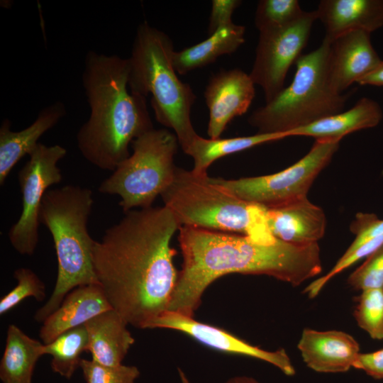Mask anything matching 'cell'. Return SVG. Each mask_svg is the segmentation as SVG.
Returning <instances> with one entry per match:
<instances>
[{"label": "cell", "instance_id": "1", "mask_svg": "<svg viewBox=\"0 0 383 383\" xmlns=\"http://www.w3.org/2000/svg\"><path fill=\"white\" fill-rule=\"evenodd\" d=\"M179 227L165 206L133 209L95 241L98 282L128 325L147 328L168 310L178 277L171 240Z\"/></svg>", "mask_w": 383, "mask_h": 383}, {"label": "cell", "instance_id": "2", "mask_svg": "<svg viewBox=\"0 0 383 383\" xmlns=\"http://www.w3.org/2000/svg\"><path fill=\"white\" fill-rule=\"evenodd\" d=\"M183 262L167 311L194 317L206 288L231 273L265 274L298 286L322 270L318 243L297 245L277 240L270 244L249 237L180 226Z\"/></svg>", "mask_w": 383, "mask_h": 383}, {"label": "cell", "instance_id": "3", "mask_svg": "<svg viewBox=\"0 0 383 383\" xmlns=\"http://www.w3.org/2000/svg\"><path fill=\"white\" fill-rule=\"evenodd\" d=\"M128 62L116 55L89 51L82 84L90 107L77 134L83 157L96 167L114 171L130 156L128 147L153 129L146 97L128 87Z\"/></svg>", "mask_w": 383, "mask_h": 383}, {"label": "cell", "instance_id": "4", "mask_svg": "<svg viewBox=\"0 0 383 383\" xmlns=\"http://www.w3.org/2000/svg\"><path fill=\"white\" fill-rule=\"evenodd\" d=\"M93 204L91 190L76 185L48 190L43 196L40 223L46 226L53 239L57 277L49 300L35 313L38 322H43L56 311L74 288L99 284L92 259L96 240L87 229Z\"/></svg>", "mask_w": 383, "mask_h": 383}, {"label": "cell", "instance_id": "5", "mask_svg": "<svg viewBox=\"0 0 383 383\" xmlns=\"http://www.w3.org/2000/svg\"><path fill=\"white\" fill-rule=\"evenodd\" d=\"M173 43L163 31L147 22L137 28L128 62V87L133 94L151 95L156 120L172 128L184 152L198 134L191 120L196 96L179 79L173 65Z\"/></svg>", "mask_w": 383, "mask_h": 383}, {"label": "cell", "instance_id": "6", "mask_svg": "<svg viewBox=\"0 0 383 383\" xmlns=\"http://www.w3.org/2000/svg\"><path fill=\"white\" fill-rule=\"evenodd\" d=\"M160 196L179 226L241 234L266 244L277 240L268 227L265 207L239 198L207 174L177 167L172 182Z\"/></svg>", "mask_w": 383, "mask_h": 383}, {"label": "cell", "instance_id": "7", "mask_svg": "<svg viewBox=\"0 0 383 383\" xmlns=\"http://www.w3.org/2000/svg\"><path fill=\"white\" fill-rule=\"evenodd\" d=\"M329 42L296 60L291 84L255 110L248 121L259 133H287L343 111L349 94L335 92L327 73Z\"/></svg>", "mask_w": 383, "mask_h": 383}, {"label": "cell", "instance_id": "8", "mask_svg": "<svg viewBox=\"0 0 383 383\" xmlns=\"http://www.w3.org/2000/svg\"><path fill=\"white\" fill-rule=\"evenodd\" d=\"M178 144L176 135L167 128L143 134L132 142L133 153L101 183L99 191L119 196L125 213L152 206L174 179Z\"/></svg>", "mask_w": 383, "mask_h": 383}, {"label": "cell", "instance_id": "9", "mask_svg": "<svg viewBox=\"0 0 383 383\" xmlns=\"http://www.w3.org/2000/svg\"><path fill=\"white\" fill-rule=\"evenodd\" d=\"M339 143L338 140H316L301 159L274 174L236 179H212L245 201L267 209L280 206L307 197L311 184L329 164Z\"/></svg>", "mask_w": 383, "mask_h": 383}, {"label": "cell", "instance_id": "10", "mask_svg": "<svg viewBox=\"0 0 383 383\" xmlns=\"http://www.w3.org/2000/svg\"><path fill=\"white\" fill-rule=\"evenodd\" d=\"M66 154L67 150L60 145L39 143L18 172L23 209L8 235L13 248L21 255H31L37 247L42 201L48 187L62 181L57 162Z\"/></svg>", "mask_w": 383, "mask_h": 383}, {"label": "cell", "instance_id": "11", "mask_svg": "<svg viewBox=\"0 0 383 383\" xmlns=\"http://www.w3.org/2000/svg\"><path fill=\"white\" fill-rule=\"evenodd\" d=\"M316 20L315 11H306L288 25L259 31L255 61L249 74L255 84L262 89L265 103L284 88L287 74L301 55Z\"/></svg>", "mask_w": 383, "mask_h": 383}, {"label": "cell", "instance_id": "12", "mask_svg": "<svg viewBox=\"0 0 383 383\" xmlns=\"http://www.w3.org/2000/svg\"><path fill=\"white\" fill-rule=\"evenodd\" d=\"M169 328L192 337L200 343L224 353L265 361L293 376L295 369L284 350L269 351L250 344L221 328L211 326L179 313L167 311L150 323L147 328Z\"/></svg>", "mask_w": 383, "mask_h": 383}, {"label": "cell", "instance_id": "13", "mask_svg": "<svg viewBox=\"0 0 383 383\" xmlns=\"http://www.w3.org/2000/svg\"><path fill=\"white\" fill-rule=\"evenodd\" d=\"M255 96V83L242 70H221L211 76L204 91L209 138H219L234 118L248 111Z\"/></svg>", "mask_w": 383, "mask_h": 383}, {"label": "cell", "instance_id": "14", "mask_svg": "<svg viewBox=\"0 0 383 383\" xmlns=\"http://www.w3.org/2000/svg\"><path fill=\"white\" fill-rule=\"evenodd\" d=\"M382 60L373 48L370 33L354 30L329 42L327 73L338 94L374 70Z\"/></svg>", "mask_w": 383, "mask_h": 383}, {"label": "cell", "instance_id": "15", "mask_svg": "<svg viewBox=\"0 0 383 383\" xmlns=\"http://www.w3.org/2000/svg\"><path fill=\"white\" fill-rule=\"evenodd\" d=\"M297 347L306 365L323 373L345 372L355 368L360 353V345L352 335L335 330L305 328Z\"/></svg>", "mask_w": 383, "mask_h": 383}, {"label": "cell", "instance_id": "16", "mask_svg": "<svg viewBox=\"0 0 383 383\" xmlns=\"http://www.w3.org/2000/svg\"><path fill=\"white\" fill-rule=\"evenodd\" d=\"M266 216L272 235L290 244L318 243L325 233V213L307 197L280 206L266 208Z\"/></svg>", "mask_w": 383, "mask_h": 383}, {"label": "cell", "instance_id": "17", "mask_svg": "<svg viewBox=\"0 0 383 383\" xmlns=\"http://www.w3.org/2000/svg\"><path fill=\"white\" fill-rule=\"evenodd\" d=\"M113 309L100 284L74 288L60 306L43 322L40 338L43 344L53 341L62 333L84 325L96 316Z\"/></svg>", "mask_w": 383, "mask_h": 383}, {"label": "cell", "instance_id": "18", "mask_svg": "<svg viewBox=\"0 0 383 383\" xmlns=\"http://www.w3.org/2000/svg\"><path fill=\"white\" fill-rule=\"evenodd\" d=\"M315 11L328 42L354 30L371 34L383 26V0H322Z\"/></svg>", "mask_w": 383, "mask_h": 383}, {"label": "cell", "instance_id": "19", "mask_svg": "<svg viewBox=\"0 0 383 383\" xmlns=\"http://www.w3.org/2000/svg\"><path fill=\"white\" fill-rule=\"evenodd\" d=\"M66 113L60 101L43 108L35 121L19 131L11 130V121L4 119L0 127V185L2 186L11 170L26 155L37 147L38 140L53 128Z\"/></svg>", "mask_w": 383, "mask_h": 383}, {"label": "cell", "instance_id": "20", "mask_svg": "<svg viewBox=\"0 0 383 383\" xmlns=\"http://www.w3.org/2000/svg\"><path fill=\"white\" fill-rule=\"evenodd\" d=\"M127 326L124 319L113 309L87 322V351L91 354L92 360L109 366L121 365L135 342Z\"/></svg>", "mask_w": 383, "mask_h": 383}, {"label": "cell", "instance_id": "21", "mask_svg": "<svg viewBox=\"0 0 383 383\" xmlns=\"http://www.w3.org/2000/svg\"><path fill=\"white\" fill-rule=\"evenodd\" d=\"M383 113L374 100L362 97L350 109L325 117L289 133V136H309L318 140H338L353 132L373 128Z\"/></svg>", "mask_w": 383, "mask_h": 383}, {"label": "cell", "instance_id": "22", "mask_svg": "<svg viewBox=\"0 0 383 383\" xmlns=\"http://www.w3.org/2000/svg\"><path fill=\"white\" fill-rule=\"evenodd\" d=\"M245 28L231 23L216 30L206 40L174 51L173 65L176 72L185 74L213 63L223 55L235 52L245 42Z\"/></svg>", "mask_w": 383, "mask_h": 383}, {"label": "cell", "instance_id": "23", "mask_svg": "<svg viewBox=\"0 0 383 383\" xmlns=\"http://www.w3.org/2000/svg\"><path fill=\"white\" fill-rule=\"evenodd\" d=\"M43 355L44 344L16 326L9 325L0 363L1 380L3 383H31L35 365Z\"/></svg>", "mask_w": 383, "mask_h": 383}, {"label": "cell", "instance_id": "24", "mask_svg": "<svg viewBox=\"0 0 383 383\" xmlns=\"http://www.w3.org/2000/svg\"><path fill=\"white\" fill-rule=\"evenodd\" d=\"M287 137V133H257L249 136L211 139L198 135L184 153L192 157L194 167L192 170L194 173L206 174L209 166L222 157Z\"/></svg>", "mask_w": 383, "mask_h": 383}, {"label": "cell", "instance_id": "25", "mask_svg": "<svg viewBox=\"0 0 383 383\" xmlns=\"http://www.w3.org/2000/svg\"><path fill=\"white\" fill-rule=\"evenodd\" d=\"M88 335L84 325L70 329L48 344H44V355L52 356L53 372L70 379L80 367L81 354L87 351Z\"/></svg>", "mask_w": 383, "mask_h": 383}, {"label": "cell", "instance_id": "26", "mask_svg": "<svg viewBox=\"0 0 383 383\" xmlns=\"http://www.w3.org/2000/svg\"><path fill=\"white\" fill-rule=\"evenodd\" d=\"M354 317L358 326L374 340L383 339V289L362 291Z\"/></svg>", "mask_w": 383, "mask_h": 383}, {"label": "cell", "instance_id": "27", "mask_svg": "<svg viewBox=\"0 0 383 383\" xmlns=\"http://www.w3.org/2000/svg\"><path fill=\"white\" fill-rule=\"evenodd\" d=\"M305 12L297 0H261L257 6L255 24L259 31L284 26L298 20Z\"/></svg>", "mask_w": 383, "mask_h": 383}, {"label": "cell", "instance_id": "28", "mask_svg": "<svg viewBox=\"0 0 383 383\" xmlns=\"http://www.w3.org/2000/svg\"><path fill=\"white\" fill-rule=\"evenodd\" d=\"M13 277L17 280V285L1 299V315L8 312L27 297L33 296L38 301L45 298V285L31 270L18 268L15 270Z\"/></svg>", "mask_w": 383, "mask_h": 383}, {"label": "cell", "instance_id": "29", "mask_svg": "<svg viewBox=\"0 0 383 383\" xmlns=\"http://www.w3.org/2000/svg\"><path fill=\"white\" fill-rule=\"evenodd\" d=\"M80 367L87 383H135L140 375L135 366H109L82 359Z\"/></svg>", "mask_w": 383, "mask_h": 383}, {"label": "cell", "instance_id": "30", "mask_svg": "<svg viewBox=\"0 0 383 383\" xmlns=\"http://www.w3.org/2000/svg\"><path fill=\"white\" fill-rule=\"evenodd\" d=\"M348 284L355 290L383 289V244L349 276Z\"/></svg>", "mask_w": 383, "mask_h": 383}, {"label": "cell", "instance_id": "31", "mask_svg": "<svg viewBox=\"0 0 383 383\" xmlns=\"http://www.w3.org/2000/svg\"><path fill=\"white\" fill-rule=\"evenodd\" d=\"M382 244L383 235L366 241L350 254L345 256L343 255L330 272L309 284L304 289V292L306 293L309 298L316 297L325 285L336 274L362 257H367Z\"/></svg>", "mask_w": 383, "mask_h": 383}, {"label": "cell", "instance_id": "32", "mask_svg": "<svg viewBox=\"0 0 383 383\" xmlns=\"http://www.w3.org/2000/svg\"><path fill=\"white\" fill-rule=\"evenodd\" d=\"M351 231L355 235L353 243L343 255H348L367 240L383 235V220L373 213L356 215L350 226Z\"/></svg>", "mask_w": 383, "mask_h": 383}, {"label": "cell", "instance_id": "33", "mask_svg": "<svg viewBox=\"0 0 383 383\" xmlns=\"http://www.w3.org/2000/svg\"><path fill=\"white\" fill-rule=\"evenodd\" d=\"M241 4L240 0H213L208 26L209 35L218 28L233 23L232 15Z\"/></svg>", "mask_w": 383, "mask_h": 383}, {"label": "cell", "instance_id": "34", "mask_svg": "<svg viewBox=\"0 0 383 383\" xmlns=\"http://www.w3.org/2000/svg\"><path fill=\"white\" fill-rule=\"evenodd\" d=\"M355 368L363 370L374 379H383V349L368 353H360Z\"/></svg>", "mask_w": 383, "mask_h": 383}, {"label": "cell", "instance_id": "35", "mask_svg": "<svg viewBox=\"0 0 383 383\" xmlns=\"http://www.w3.org/2000/svg\"><path fill=\"white\" fill-rule=\"evenodd\" d=\"M357 84L360 85L383 86V60L374 70L362 78Z\"/></svg>", "mask_w": 383, "mask_h": 383}, {"label": "cell", "instance_id": "36", "mask_svg": "<svg viewBox=\"0 0 383 383\" xmlns=\"http://www.w3.org/2000/svg\"><path fill=\"white\" fill-rule=\"evenodd\" d=\"M224 383H260L253 377L248 376H235L227 379Z\"/></svg>", "mask_w": 383, "mask_h": 383}, {"label": "cell", "instance_id": "37", "mask_svg": "<svg viewBox=\"0 0 383 383\" xmlns=\"http://www.w3.org/2000/svg\"><path fill=\"white\" fill-rule=\"evenodd\" d=\"M179 376L181 377L182 383H189L185 374L180 370H179Z\"/></svg>", "mask_w": 383, "mask_h": 383}]
</instances>
